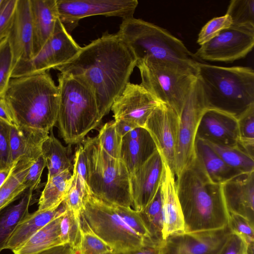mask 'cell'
I'll use <instances>...</instances> for the list:
<instances>
[{"label":"cell","instance_id":"cell-20","mask_svg":"<svg viewBox=\"0 0 254 254\" xmlns=\"http://www.w3.org/2000/svg\"><path fill=\"white\" fill-rule=\"evenodd\" d=\"M222 187L228 212L254 223V172L238 175L222 184Z\"/></svg>","mask_w":254,"mask_h":254},{"label":"cell","instance_id":"cell-15","mask_svg":"<svg viewBox=\"0 0 254 254\" xmlns=\"http://www.w3.org/2000/svg\"><path fill=\"white\" fill-rule=\"evenodd\" d=\"M231 233L227 225L215 230L175 234L163 242L161 254H218Z\"/></svg>","mask_w":254,"mask_h":254},{"label":"cell","instance_id":"cell-14","mask_svg":"<svg viewBox=\"0 0 254 254\" xmlns=\"http://www.w3.org/2000/svg\"><path fill=\"white\" fill-rule=\"evenodd\" d=\"M179 119L172 108L161 103L149 116L144 127L153 139L162 160L174 174Z\"/></svg>","mask_w":254,"mask_h":254},{"label":"cell","instance_id":"cell-17","mask_svg":"<svg viewBox=\"0 0 254 254\" xmlns=\"http://www.w3.org/2000/svg\"><path fill=\"white\" fill-rule=\"evenodd\" d=\"M163 161L157 150L130 176L132 206L142 211L153 198L161 185Z\"/></svg>","mask_w":254,"mask_h":254},{"label":"cell","instance_id":"cell-19","mask_svg":"<svg viewBox=\"0 0 254 254\" xmlns=\"http://www.w3.org/2000/svg\"><path fill=\"white\" fill-rule=\"evenodd\" d=\"M7 38L13 56V68L33 57V32L30 0H17Z\"/></svg>","mask_w":254,"mask_h":254},{"label":"cell","instance_id":"cell-21","mask_svg":"<svg viewBox=\"0 0 254 254\" xmlns=\"http://www.w3.org/2000/svg\"><path fill=\"white\" fill-rule=\"evenodd\" d=\"M163 165L160 192L163 215V239L164 241L172 235L184 232V222L176 191L175 175L164 161Z\"/></svg>","mask_w":254,"mask_h":254},{"label":"cell","instance_id":"cell-32","mask_svg":"<svg viewBox=\"0 0 254 254\" xmlns=\"http://www.w3.org/2000/svg\"><path fill=\"white\" fill-rule=\"evenodd\" d=\"M205 142L230 167L243 174L254 172V158L237 145L229 146Z\"/></svg>","mask_w":254,"mask_h":254},{"label":"cell","instance_id":"cell-44","mask_svg":"<svg viewBox=\"0 0 254 254\" xmlns=\"http://www.w3.org/2000/svg\"><path fill=\"white\" fill-rule=\"evenodd\" d=\"M17 0H2L0 3V41L7 37L11 28Z\"/></svg>","mask_w":254,"mask_h":254},{"label":"cell","instance_id":"cell-8","mask_svg":"<svg viewBox=\"0 0 254 254\" xmlns=\"http://www.w3.org/2000/svg\"><path fill=\"white\" fill-rule=\"evenodd\" d=\"M140 84L159 102L169 105L180 117L187 97L197 77V69L165 61L136 63Z\"/></svg>","mask_w":254,"mask_h":254},{"label":"cell","instance_id":"cell-38","mask_svg":"<svg viewBox=\"0 0 254 254\" xmlns=\"http://www.w3.org/2000/svg\"><path fill=\"white\" fill-rule=\"evenodd\" d=\"M234 24L254 25V0H232L226 13Z\"/></svg>","mask_w":254,"mask_h":254},{"label":"cell","instance_id":"cell-48","mask_svg":"<svg viewBox=\"0 0 254 254\" xmlns=\"http://www.w3.org/2000/svg\"><path fill=\"white\" fill-rule=\"evenodd\" d=\"M0 119L5 122L10 126H17L3 96L0 97Z\"/></svg>","mask_w":254,"mask_h":254},{"label":"cell","instance_id":"cell-7","mask_svg":"<svg viewBox=\"0 0 254 254\" xmlns=\"http://www.w3.org/2000/svg\"><path fill=\"white\" fill-rule=\"evenodd\" d=\"M82 142L91 194L108 203L130 207V176L124 163L108 154L97 136Z\"/></svg>","mask_w":254,"mask_h":254},{"label":"cell","instance_id":"cell-1","mask_svg":"<svg viewBox=\"0 0 254 254\" xmlns=\"http://www.w3.org/2000/svg\"><path fill=\"white\" fill-rule=\"evenodd\" d=\"M136 66L135 58L119 35L105 32L56 69L78 77L89 86L102 119L129 82Z\"/></svg>","mask_w":254,"mask_h":254},{"label":"cell","instance_id":"cell-31","mask_svg":"<svg viewBox=\"0 0 254 254\" xmlns=\"http://www.w3.org/2000/svg\"><path fill=\"white\" fill-rule=\"evenodd\" d=\"M35 160H19L12 172L0 187V211L20 199L27 189L23 184L29 168Z\"/></svg>","mask_w":254,"mask_h":254},{"label":"cell","instance_id":"cell-28","mask_svg":"<svg viewBox=\"0 0 254 254\" xmlns=\"http://www.w3.org/2000/svg\"><path fill=\"white\" fill-rule=\"evenodd\" d=\"M62 215L32 235L14 250L13 254H37L53 247L64 245L60 231Z\"/></svg>","mask_w":254,"mask_h":254},{"label":"cell","instance_id":"cell-35","mask_svg":"<svg viewBox=\"0 0 254 254\" xmlns=\"http://www.w3.org/2000/svg\"><path fill=\"white\" fill-rule=\"evenodd\" d=\"M81 241L77 254H115L113 249L94 234L80 217Z\"/></svg>","mask_w":254,"mask_h":254},{"label":"cell","instance_id":"cell-47","mask_svg":"<svg viewBox=\"0 0 254 254\" xmlns=\"http://www.w3.org/2000/svg\"><path fill=\"white\" fill-rule=\"evenodd\" d=\"M248 245L241 237L232 233L218 254H247Z\"/></svg>","mask_w":254,"mask_h":254},{"label":"cell","instance_id":"cell-46","mask_svg":"<svg viewBox=\"0 0 254 254\" xmlns=\"http://www.w3.org/2000/svg\"><path fill=\"white\" fill-rule=\"evenodd\" d=\"M45 167V160L41 154L33 162L24 178L23 184L26 188H30L34 191L39 188Z\"/></svg>","mask_w":254,"mask_h":254},{"label":"cell","instance_id":"cell-13","mask_svg":"<svg viewBox=\"0 0 254 254\" xmlns=\"http://www.w3.org/2000/svg\"><path fill=\"white\" fill-rule=\"evenodd\" d=\"M61 22L68 33L81 19L96 15L115 16L122 19L133 17L137 0H57Z\"/></svg>","mask_w":254,"mask_h":254},{"label":"cell","instance_id":"cell-50","mask_svg":"<svg viewBox=\"0 0 254 254\" xmlns=\"http://www.w3.org/2000/svg\"><path fill=\"white\" fill-rule=\"evenodd\" d=\"M115 122L117 131L122 137L131 130L138 127L126 121L118 120L115 121Z\"/></svg>","mask_w":254,"mask_h":254},{"label":"cell","instance_id":"cell-52","mask_svg":"<svg viewBox=\"0 0 254 254\" xmlns=\"http://www.w3.org/2000/svg\"><path fill=\"white\" fill-rule=\"evenodd\" d=\"M17 162L14 163L10 167L0 170V187L12 172Z\"/></svg>","mask_w":254,"mask_h":254},{"label":"cell","instance_id":"cell-27","mask_svg":"<svg viewBox=\"0 0 254 254\" xmlns=\"http://www.w3.org/2000/svg\"><path fill=\"white\" fill-rule=\"evenodd\" d=\"M33 190L27 188L16 204H10L0 211V253L18 224L29 213V208L33 201Z\"/></svg>","mask_w":254,"mask_h":254},{"label":"cell","instance_id":"cell-39","mask_svg":"<svg viewBox=\"0 0 254 254\" xmlns=\"http://www.w3.org/2000/svg\"><path fill=\"white\" fill-rule=\"evenodd\" d=\"M115 205L124 221L139 236L149 244L160 245L154 243L151 239L149 232L139 212L130 207Z\"/></svg>","mask_w":254,"mask_h":254},{"label":"cell","instance_id":"cell-49","mask_svg":"<svg viewBox=\"0 0 254 254\" xmlns=\"http://www.w3.org/2000/svg\"><path fill=\"white\" fill-rule=\"evenodd\" d=\"M37 254H77L76 251L68 244L49 249Z\"/></svg>","mask_w":254,"mask_h":254},{"label":"cell","instance_id":"cell-30","mask_svg":"<svg viewBox=\"0 0 254 254\" xmlns=\"http://www.w3.org/2000/svg\"><path fill=\"white\" fill-rule=\"evenodd\" d=\"M42 144V155L48 169V179L62 173L73 169L66 148L54 136L53 129Z\"/></svg>","mask_w":254,"mask_h":254},{"label":"cell","instance_id":"cell-23","mask_svg":"<svg viewBox=\"0 0 254 254\" xmlns=\"http://www.w3.org/2000/svg\"><path fill=\"white\" fill-rule=\"evenodd\" d=\"M57 0H30L33 42V57L54 33L59 20Z\"/></svg>","mask_w":254,"mask_h":254},{"label":"cell","instance_id":"cell-10","mask_svg":"<svg viewBox=\"0 0 254 254\" xmlns=\"http://www.w3.org/2000/svg\"><path fill=\"white\" fill-rule=\"evenodd\" d=\"M207 106L201 82L197 76L186 98L179 117L176 151L175 178L195 158L194 144L197 128Z\"/></svg>","mask_w":254,"mask_h":254},{"label":"cell","instance_id":"cell-45","mask_svg":"<svg viewBox=\"0 0 254 254\" xmlns=\"http://www.w3.org/2000/svg\"><path fill=\"white\" fill-rule=\"evenodd\" d=\"M10 126L0 119V170L13 165L10 144Z\"/></svg>","mask_w":254,"mask_h":254},{"label":"cell","instance_id":"cell-12","mask_svg":"<svg viewBox=\"0 0 254 254\" xmlns=\"http://www.w3.org/2000/svg\"><path fill=\"white\" fill-rule=\"evenodd\" d=\"M254 46V25L234 24L200 46L194 54L198 60L232 63L243 59Z\"/></svg>","mask_w":254,"mask_h":254},{"label":"cell","instance_id":"cell-26","mask_svg":"<svg viewBox=\"0 0 254 254\" xmlns=\"http://www.w3.org/2000/svg\"><path fill=\"white\" fill-rule=\"evenodd\" d=\"M194 151L196 159L213 183L222 185L243 174L228 166L202 140L195 138Z\"/></svg>","mask_w":254,"mask_h":254},{"label":"cell","instance_id":"cell-3","mask_svg":"<svg viewBox=\"0 0 254 254\" xmlns=\"http://www.w3.org/2000/svg\"><path fill=\"white\" fill-rule=\"evenodd\" d=\"M3 97L17 126L49 132L57 123L59 89L47 72L11 78Z\"/></svg>","mask_w":254,"mask_h":254},{"label":"cell","instance_id":"cell-16","mask_svg":"<svg viewBox=\"0 0 254 254\" xmlns=\"http://www.w3.org/2000/svg\"><path fill=\"white\" fill-rule=\"evenodd\" d=\"M161 103L140 84L129 82L115 100L111 110L115 121H126L137 127H144Z\"/></svg>","mask_w":254,"mask_h":254},{"label":"cell","instance_id":"cell-9","mask_svg":"<svg viewBox=\"0 0 254 254\" xmlns=\"http://www.w3.org/2000/svg\"><path fill=\"white\" fill-rule=\"evenodd\" d=\"M80 217L115 254H131L149 244L135 233L118 213L115 205L92 194L84 200Z\"/></svg>","mask_w":254,"mask_h":254},{"label":"cell","instance_id":"cell-40","mask_svg":"<svg viewBox=\"0 0 254 254\" xmlns=\"http://www.w3.org/2000/svg\"><path fill=\"white\" fill-rule=\"evenodd\" d=\"M13 56L7 37L0 41V97L3 96L11 79Z\"/></svg>","mask_w":254,"mask_h":254},{"label":"cell","instance_id":"cell-42","mask_svg":"<svg viewBox=\"0 0 254 254\" xmlns=\"http://www.w3.org/2000/svg\"><path fill=\"white\" fill-rule=\"evenodd\" d=\"M88 195L90 194H88L79 183L72 178L71 187L63 203L65 208L71 211L78 219H80L84 200Z\"/></svg>","mask_w":254,"mask_h":254},{"label":"cell","instance_id":"cell-22","mask_svg":"<svg viewBox=\"0 0 254 254\" xmlns=\"http://www.w3.org/2000/svg\"><path fill=\"white\" fill-rule=\"evenodd\" d=\"M157 150L148 131L138 127L122 137L120 159L131 176Z\"/></svg>","mask_w":254,"mask_h":254},{"label":"cell","instance_id":"cell-51","mask_svg":"<svg viewBox=\"0 0 254 254\" xmlns=\"http://www.w3.org/2000/svg\"><path fill=\"white\" fill-rule=\"evenodd\" d=\"M162 245H148L131 254H161Z\"/></svg>","mask_w":254,"mask_h":254},{"label":"cell","instance_id":"cell-33","mask_svg":"<svg viewBox=\"0 0 254 254\" xmlns=\"http://www.w3.org/2000/svg\"><path fill=\"white\" fill-rule=\"evenodd\" d=\"M139 213L152 241L156 244L162 245L164 242L163 215L160 187L150 203Z\"/></svg>","mask_w":254,"mask_h":254},{"label":"cell","instance_id":"cell-11","mask_svg":"<svg viewBox=\"0 0 254 254\" xmlns=\"http://www.w3.org/2000/svg\"><path fill=\"white\" fill-rule=\"evenodd\" d=\"M81 48L59 19L52 36L35 56L27 61L19 62L14 66L11 78L56 69L72 59Z\"/></svg>","mask_w":254,"mask_h":254},{"label":"cell","instance_id":"cell-29","mask_svg":"<svg viewBox=\"0 0 254 254\" xmlns=\"http://www.w3.org/2000/svg\"><path fill=\"white\" fill-rule=\"evenodd\" d=\"M70 170H66L48 179L38 200L39 210L55 209L65 198L72 183Z\"/></svg>","mask_w":254,"mask_h":254},{"label":"cell","instance_id":"cell-4","mask_svg":"<svg viewBox=\"0 0 254 254\" xmlns=\"http://www.w3.org/2000/svg\"><path fill=\"white\" fill-rule=\"evenodd\" d=\"M197 76L207 109L237 119L254 105V71L249 67L217 66L198 62Z\"/></svg>","mask_w":254,"mask_h":254},{"label":"cell","instance_id":"cell-36","mask_svg":"<svg viewBox=\"0 0 254 254\" xmlns=\"http://www.w3.org/2000/svg\"><path fill=\"white\" fill-rule=\"evenodd\" d=\"M60 231L63 244H69L77 254L81 241L80 219L66 208L61 216Z\"/></svg>","mask_w":254,"mask_h":254},{"label":"cell","instance_id":"cell-24","mask_svg":"<svg viewBox=\"0 0 254 254\" xmlns=\"http://www.w3.org/2000/svg\"><path fill=\"white\" fill-rule=\"evenodd\" d=\"M49 132L26 127L11 126L9 144L12 163L23 158L35 160Z\"/></svg>","mask_w":254,"mask_h":254},{"label":"cell","instance_id":"cell-54","mask_svg":"<svg viewBox=\"0 0 254 254\" xmlns=\"http://www.w3.org/2000/svg\"><path fill=\"white\" fill-rule=\"evenodd\" d=\"M1 1H2V0H0V2H1Z\"/></svg>","mask_w":254,"mask_h":254},{"label":"cell","instance_id":"cell-18","mask_svg":"<svg viewBox=\"0 0 254 254\" xmlns=\"http://www.w3.org/2000/svg\"><path fill=\"white\" fill-rule=\"evenodd\" d=\"M196 138L221 145H237L239 138L237 119L221 111L207 109L201 118Z\"/></svg>","mask_w":254,"mask_h":254},{"label":"cell","instance_id":"cell-53","mask_svg":"<svg viewBox=\"0 0 254 254\" xmlns=\"http://www.w3.org/2000/svg\"><path fill=\"white\" fill-rule=\"evenodd\" d=\"M247 254H254V243L248 245Z\"/></svg>","mask_w":254,"mask_h":254},{"label":"cell","instance_id":"cell-41","mask_svg":"<svg viewBox=\"0 0 254 254\" xmlns=\"http://www.w3.org/2000/svg\"><path fill=\"white\" fill-rule=\"evenodd\" d=\"M232 24V19L227 14L210 19L200 30L197 39V44L201 46L208 42L221 31L230 27Z\"/></svg>","mask_w":254,"mask_h":254},{"label":"cell","instance_id":"cell-34","mask_svg":"<svg viewBox=\"0 0 254 254\" xmlns=\"http://www.w3.org/2000/svg\"><path fill=\"white\" fill-rule=\"evenodd\" d=\"M239 138L237 145L254 158V105L238 119Z\"/></svg>","mask_w":254,"mask_h":254},{"label":"cell","instance_id":"cell-25","mask_svg":"<svg viewBox=\"0 0 254 254\" xmlns=\"http://www.w3.org/2000/svg\"><path fill=\"white\" fill-rule=\"evenodd\" d=\"M66 208L63 202L55 209L29 213L17 226L9 238L5 249L12 252L20 247L32 235L52 220L63 214Z\"/></svg>","mask_w":254,"mask_h":254},{"label":"cell","instance_id":"cell-37","mask_svg":"<svg viewBox=\"0 0 254 254\" xmlns=\"http://www.w3.org/2000/svg\"><path fill=\"white\" fill-rule=\"evenodd\" d=\"M97 136L101 147L108 154L120 159L122 137L117 131L115 121L104 124Z\"/></svg>","mask_w":254,"mask_h":254},{"label":"cell","instance_id":"cell-6","mask_svg":"<svg viewBox=\"0 0 254 254\" xmlns=\"http://www.w3.org/2000/svg\"><path fill=\"white\" fill-rule=\"evenodd\" d=\"M59 106L57 123L60 133L69 145L78 144L101 122L95 96L81 79L60 73Z\"/></svg>","mask_w":254,"mask_h":254},{"label":"cell","instance_id":"cell-43","mask_svg":"<svg viewBox=\"0 0 254 254\" xmlns=\"http://www.w3.org/2000/svg\"><path fill=\"white\" fill-rule=\"evenodd\" d=\"M228 225L232 233L239 236L248 245L254 243V223L247 218L229 212Z\"/></svg>","mask_w":254,"mask_h":254},{"label":"cell","instance_id":"cell-5","mask_svg":"<svg viewBox=\"0 0 254 254\" xmlns=\"http://www.w3.org/2000/svg\"><path fill=\"white\" fill-rule=\"evenodd\" d=\"M122 20L117 34L136 63L147 60L165 61L197 69L198 60L166 29L133 16Z\"/></svg>","mask_w":254,"mask_h":254},{"label":"cell","instance_id":"cell-2","mask_svg":"<svg viewBox=\"0 0 254 254\" xmlns=\"http://www.w3.org/2000/svg\"><path fill=\"white\" fill-rule=\"evenodd\" d=\"M175 178L184 232L215 230L228 225L229 212L222 185L211 181L195 156Z\"/></svg>","mask_w":254,"mask_h":254}]
</instances>
